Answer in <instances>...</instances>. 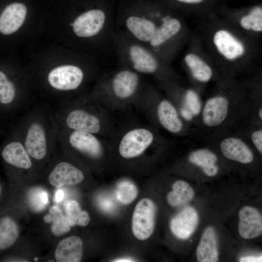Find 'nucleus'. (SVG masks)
Masks as SVG:
<instances>
[{"mask_svg":"<svg viewBox=\"0 0 262 262\" xmlns=\"http://www.w3.org/2000/svg\"><path fill=\"white\" fill-rule=\"evenodd\" d=\"M44 219L46 222L52 223L51 230L56 236L62 235L70 230L71 227L58 206L51 207L49 209V214L46 215Z\"/></svg>","mask_w":262,"mask_h":262,"instance_id":"c756f323","label":"nucleus"},{"mask_svg":"<svg viewBox=\"0 0 262 262\" xmlns=\"http://www.w3.org/2000/svg\"><path fill=\"white\" fill-rule=\"evenodd\" d=\"M185 8V9H203L210 0H173Z\"/></svg>","mask_w":262,"mask_h":262,"instance_id":"473e14b6","label":"nucleus"},{"mask_svg":"<svg viewBox=\"0 0 262 262\" xmlns=\"http://www.w3.org/2000/svg\"><path fill=\"white\" fill-rule=\"evenodd\" d=\"M198 224V215L192 207H186L177 213L170 223V230L177 238L186 240L195 232Z\"/></svg>","mask_w":262,"mask_h":262,"instance_id":"6ab92c4d","label":"nucleus"},{"mask_svg":"<svg viewBox=\"0 0 262 262\" xmlns=\"http://www.w3.org/2000/svg\"><path fill=\"white\" fill-rule=\"evenodd\" d=\"M85 178L83 171L67 161L56 163L48 175L49 183L57 188L74 185L82 182Z\"/></svg>","mask_w":262,"mask_h":262,"instance_id":"a211bd4d","label":"nucleus"},{"mask_svg":"<svg viewBox=\"0 0 262 262\" xmlns=\"http://www.w3.org/2000/svg\"><path fill=\"white\" fill-rule=\"evenodd\" d=\"M172 191L167 195L166 199L172 206L177 207L191 201L195 192L189 184L183 180H178L172 184Z\"/></svg>","mask_w":262,"mask_h":262,"instance_id":"393cba45","label":"nucleus"},{"mask_svg":"<svg viewBox=\"0 0 262 262\" xmlns=\"http://www.w3.org/2000/svg\"><path fill=\"white\" fill-rule=\"evenodd\" d=\"M118 66L127 67L143 75L153 77L156 82L175 81L182 77L151 49L116 30L114 39Z\"/></svg>","mask_w":262,"mask_h":262,"instance_id":"0eeeda50","label":"nucleus"},{"mask_svg":"<svg viewBox=\"0 0 262 262\" xmlns=\"http://www.w3.org/2000/svg\"><path fill=\"white\" fill-rule=\"evenodd\" d=\"M156 207L151 199L145 198L136 204L133 213L131 228L134 236L145 240L152 234L155 222Z\"/></svg>","mask_w":262,"mask_h":262,"instance_id":"dca6fc26","label":"nucleus"},{"mask_svg":"<svg viewBox=\"0 0 262 262\" xmlns=\"http://www.w3.org/2000/svg\"><path fill=\"white\" fill-rule=\"evenodd\" d=\"M34 260H35V261H37L38 258H35L34 259Z\"/></svg>","mask_w":262,"mask_h":262,"instance_id":"e433bc0d","label":"nucleus"},{"mask_svg":"<svg viewBox=\"0 0 262 262\" xmlns=\"http://www.w3.org/2000/svg\"><path fill=\"white\" fill-rule=\"evenodd\" d=\"M134 261L131 259L130 258H120L115 260L113 262H133Z\"/></svg>","mask_w":262,"mask_h":262,"instance_id":"c9c22d12","label":"nucleus"},{"mask_svg":"<svg viewBox=\"0 0 262 262\" xmlns=\"http://www.w3.org/2000/svg\"><path fill=\"white\" fill-rule=\"evenodd\" d=\"M219 16L245 35L260 41L262 34L261 4L241 9L223 10Z\"/></svg>","mask_w":262,"mask_h":262,"instance_id":"4468645a","label":"nucleus"},{"mask_svg":"<svg viewBox=\"0 0 262 262\" xmlns=\"http://www.w3.org/2000/svg\"><path fill=\"white\" fill-rule=\"evenodd\" d=\"M202 19L197 33L223 79H239L260 68V41L245 35L215 13Z\"/></svg>","mask_w":262,"mask_h":262,"instance_id":"f257e3e1","label":"nucleus"},{"mask_svg":"<svg viewBox=\"0 0 262 262\" xmlns=\"http://www.w3.org/2000/svg\"><path fill=\"white\" fill-rule=\"evenodd\" d=\"M186 161L190 165L198 169L207 177H215L220 170L218 152L211 145L190 151Z\"/></svg>","mask_w":262,"mask_h":262,"instance_id":"f3484780","label":"nucleus"},{"mask_svg":"<svg viewBox=\"0 0 262 262\" xmlns=\"http://www.w3.org/2000/svg\"><path fill=\"white\" fill-rule=\"evenodd\" d=\"M27 8L21 3H13L3 11L0 16V32L8 35L16 32L26 17Z\"/></svg>","mask_w":262,"mask_h":262,"instance_id":"4be33fe9","label":"nucleus"},{"mask_svg":"<svg viewBox=\"0 0 262 262\" xmlns=\"http://www.w3.org/2000/svg\"><path fill=\"white\" fill-rule=\"evenodd\" d=\"M240 132L256 151L262 154V124L245 122L233 128Z\"/></svg>","mask_w":262,"mask_h":262,"instance_id":"bb28decb","label":"nucleus"},{"mask_svg":"<svg viewBox=\"0 0 262 262\" xmlns=\"http://www.w3.org/2000/svg\"><path fill=\"white\" fill-rule=\"evenodd\" d=\"M29 199L32 209L39 212L43 210L48 204L49 196L45 190L37 188L30 192Z\"/></svg>","mask_w":262,"mask_h":262,"instance_id":"2f4dec72","label":"nucleus"},{"mask_svg":"<svg viewBox=\"0 0 262 262\" xmlns=\"http://www.w3.org/2000/svg\"><path fill=\"white\" fill-rule=\"evenodd\" d=\"M0 193H1V187H0Z\"/></svg>","mask_w":262,"mask_h":262,"instance_id":"4c0bfd02","label":"nucleus"},{"mask_svg":"<svg viewBox=\"0 0 262 262\" xmlns=\"http://www.w3.org/2000/svg\"><path fill=\"white\" fill-rule=\"evenodd\" d=\"M82 249L81 239L77 236H70L59 242L55 251V258L58 262H80Z\"/></svg>","mask_w":262,"mask_h":262,"instance_id":"b1692460","label":"nucleus"},{"mask_svg":"<svg viewBox=\"0 0 262 262\" xmlns=\"http://www.w3.org/2000/svg\"><path fill=\"white\" fill-rule=\"evenodd\" d=\"M88 76V72L80 66L67 64L52 69L47 80L49 86L57 91L74 92L82 88Z\"/></svg>","mask_w":262,"mask_h":262,"instance_id":"2eb2a0df","label":"nucleus"},{"mask_svg":"<svg viewBox=\"0 0 262 262\" xmlns=\"http://www.w3.org/2000/svg\"><path fill=\"white\" fill-rule=\"evenodd\" d=\"M60 128L109 137L116 127L110 113L91 95L64 100L53 112Z\"/></svg>","mask_w":262,"mask_h":262,"instance_id":"20e7f679","label":"nucleus"},{"mask_svg":"<svg viewBox=\"0 0 262 262\" xmlns=\"http://www.w3.org/2000/svg\"><path fill=\"white\" fill-rule=\"evenodd\" d=\"M65 217L69 225L71 227L75 225L84 227L90 220L88 213L82 210L80 205L75 200H67L64 203Z\"/></svg>","mask_w":262,"mask_h":262,"instance_id":"a878e982","label":"nucleus"},{"mask_svg":"<svg viewBox=\"0 0 262 262\" xmlns=\"http://www.w3.org/2000/svg\"><path fill=\"white\" fill-rule=\"evenodd\" d=\"M208 142L221 156L230 161L249 165L255 159L256 150L234 128L223 129L210 132Z\"/></svg>","mask_w":262,"mask_h":262,"instance_id":"ddd939ff","label":"nucleus"},{"mask_svg":"<svg viewBox=\"0 0 262 262\" xmlns=\"http://www.w3.org/2000/svg\"><path fill=\"white\" fill-rule=\"evenodd\" d=\"M57 144L66 153L99 162L112 152L107 138L87 132L59 128Z\"/></svg>","mask_w":262,"mask_h":262,"instance_id":"9b49d317","label":"nucleus"},{"mask_svg":"<svg viewBox=\"0 0 262 262\" xmlns=\"http://www.w3.org/2000/svg\"><path fill=\"white\" fill-rule=\"evenodd\" d=\"M0 103L16 104L22 109L23 106L18 99L16 87L2 72L0 71Z\"/></svg>","mask_w":262,"mask_h":262,"instance_id":"c85d7f7f","label":"nucleus"},{"mask_svg":"<svg viewBox=\"0 0 262 262\" xmlns=\"http://www.w3.org/2000/svg\"><path fill=\"white\" fill-rule=\"evenodd\" d=\"M161 91L173 102L183 120L190 126L198 125L203 103L201 93L175 81L156 82Z\"/></svg>","mask_w":262,"mask_h":262,"instance_id":"f8f14e48","label":"nucleus"},{"mask_svg":"<svg viewBox=\"0 0 262 262\" xmlns=\"http://www.w3.org/2000/svg\"><path fill=\"white\" fill-rule=\"evenodd\" d=\"M246 80L227 79L214 83L213 92L203 102L198 125L209 132L233 128L247 115Z\"/></svg>","mask_w":262,"mask_h":262,"instance_id":"7ed1b4c3","label":"nucleus"},{"mask_svg":"<svg viewBox=\"0 0 262 262\" xmlns=\"http://www.w3.org/2000/svg\"><path fill=\"white\" fill-rule=\"evenodd\" d=\"M196 256L199 262L218 261L217 236L213 227H208L204 230L197 246Z\"/></svg>","mask_w":262,"mask_h":262,"instance_id":"5701e85b","label":"nucleus"},{"mask_svg":"<svg viewBox=\"0 0 262 262\" xmlns=\"http://www.w3.org/2000/svg\"><path fill=\"white\" fill-rule=\"evenodd\" d=\"M262 256H247L243 257L240 259L241 262H262Z\"/></svg>","mask_w":262,"mask_h":262,"instance_id":"72a5a7b5","label":"nucleus"},{"mask_svg":"<svg viewBox=\"0 0 262 262\" xmlns=\"http://www.w3.org/2000/svg\"><path fill=\"white\" fill-rule=\"evenodd\" d=\"M115 193L117 200L121 203L127 205L135 199L138 191L133 182L129 180H123L117 183Z\"/></svg>","mask_w":262,"mask_h":262,"instance_id":"7c9ffc66","label":"nucleus"},{"mask_svg":"<svg viewBox=\"0 0 262 262\" xmlns=\"http://www.w3.org/2000/svg\"><path fill=\"white\" fill-rule=\"evenodd\" d=\"M238 231L243 238H257L262 233V218L259 212L251 206H245L239 213Z\"/></svg>","mask_w":262,"mask_h":262,"instance_id":"412c9836","label":"nucleus"},{"mask_svg":"<svg viewBox=\"0 0 262 262\" xmlns=\"http://www.w3.org/2000/svg\"><path fill=\"white\" fill-rule=\"evenodd\" d=\"M1 156L9 165L21 170H30L33 166V160L29 155L16 134L13 140L3 148Z\"/></svg>","mask_w":262,"mask_h":262,"instance_id":"aec40b11","label":"nucleus"},{"mask_svg":"<svg viewBox=\"0 0 262 262\" xmlns=\"http://www.w3.org/2000/svg\"><path fill=\"white\" fill-rule=\"evenodd\" d=\"M147 82L144 76L123 66L103 73L90 95L109 112L133 107Z\"/></svg>","mask_w":262,"mask_h":262,"instance_id":"39448f33","label":"nucleus"},{"mask_svg":"<svg viewBox=\"0 0 262 262\" xmlns=\"http://www.w3.org/2000/svg\"><path fill=\"white\" fill-rule=\"evenodd\" d=\"M182 65L191 86L200 93L210 82L215 83L225 80L206 52L197 33L192 34Z\"/></svg>","mask_w":262,"mask_h":262,"instance_id":"9d476101","label":"nucleus"},{"mask_svg":"<svg viewBox=\"0 0 262 262\" xmlns=\"http://www.w3.org/2000/svg\"><path fill=\"white\" fill-rule=\"evenodd\" d=\"M133 107L143 114L148 124L159 130L179 137L191 133V126L183 120L173 102L148 82Z\"/></svg>","mask_w":262,"mask_h":262,"instance_id":"1a4fd4ad","label":"nucleus"},{"mask_svg":"<svg viewBox=\"0 0 262 262\" xmlns=\"http://www.w3.org/2000/svg\"><path fill=\"white\" fill-rule=\"evenodd\" d=\"M59 131L53 111L43 105L21 117L16 134L33 160L41 162L57 145Z\"/></svg>","mask_w":262,"mask_h":262,"instance_id":"423d86ee","label":"nucleus"},{"mask_svg":"<svg viewBox=\"0 0 262 262\" xmlns=\"http://www.w3.org/2000/svg\"><path fill=\"white\" fill-rule=\"evenodd\" d=\"M115 26L170 65L192 34L181 15L159 7L128 12L115 19Z\"/></svg>","mask_w":262,"mask_h":262,"instance_id":"f03ea898","label":"nucleus"},{"mask_svg":"<svg viewBox=\"0 0 262 262\" xmlns=\"http://www.w3.org/2000/svg\"><path fill=\"white\" fill-rule=\"evenodd\" d=\"M108 139L112 152L126 161L143 157L150 151L161 152L171 144L160 130L137 123L116 127Z\"/></svg>","mask_w":262,"mask_h":262,"instance_id":"6e6552de","label":"nucleus"},{"mask_svg":"<svg viewBox=\"0 0 262 262\" xmlns=\"http://www.w3.org/2000/svg\"><path fill=\"white\" fill-rule=\"evenodd\" d=\"M18 229L14 220L4 217L0 220V250L11 246L18 236Z\"/></svg>","mask_w":262,"mask_h":262,"instance_id":"cd10ccee","label":"nucleus"},{"mask_svg":"<svg viewBox=\"0 0 262 262\" xmlns=\"http://www.w3.org/2000/svg\"><path fill=\"white\" fill-rule=\"evenodd\" d=\"M64 192L62 189L57 190L55 194V199L57 202L61 201L64 197Z\"/></svg>","mask_w":262,"mask_h":262,"instance_id":"f704fd0d","label":"nucleus"}]
</instances>
